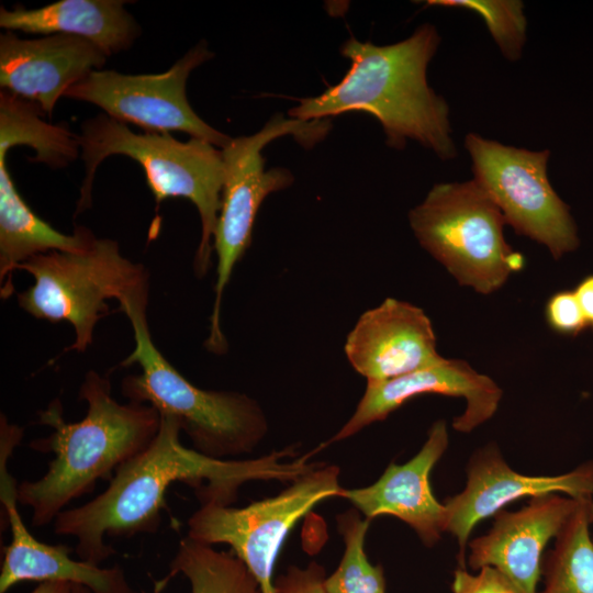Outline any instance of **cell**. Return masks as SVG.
Listing matches in <instances>:
<instances>
[{"label":"cell","mask_w":593,"mask_h":593,"mask_svg":"<svg viewBox=\"0 0 593 593\" xmlns=\"http://www.w3.org/2000/svg\"><path fill=\"white\" fill-rule=\"evenodd\" d=\"M160 417L154 440L115 470L102 493L80 506L66 508L55 518L56 535L77 539L75 552L80 560L100 566L114 555L105 537L156 533L166 492L175 482L192 486L201 504L231 506L245 483H291L318 465L309 461L314 452L294 457L293 446L257 458H211L182 445L176 418Z\"/></svg>","instance_id":"obj_1"},{"label":"cell","mask_w":593,"mask_h":593,"mask_svg":"<svg viewBox=\"0 0 593 593\" xmlns=\"http://www.w3.org/2000/svg\"><path fill=\"white\" fill-rule=\"evenodd\" d=\"M440 36L433 24L391 45L349 37L340 54L350 60L343 79L323 93L300 100L288 112L300 121L327 120L345 112H366L381 124L387 145L402 149L414 139L440 159L457 156L449 107L427 82V66Z\"/></svg>","instance_id":"obj_2"},{"label":"cell","mask_w":593,"mask_h":593,"mask_svg":"<svg viewBox=\"0 0 593 593\" xmlns=\"http://www.w3.org/2000/svg\"><path fill=\"white\" fill-rule=\"evenodd\" d=\"M79 398L88 403L79 422L65 421L59 399L38 412L37 423L53 432L30 443V448L55 457L43 477L18 484V501L31 508L34 527L54 522L72 500L92 492L98 480H111L159 430L161 417L155 407L119 403L110 381L93 370L85 376Z\"/></svg>","instance_id":"obj_3"},{"label":"cell","mask_w":593,"mask_h":593,"mask_svg":"<svg viewBox=\"0 0 593 593\" xmlns=\"http://www.w3.org/2000/svg\"><path fill=\"white\" fill-rule=\"evenodd\" d=\"M147 290L123 296L120 311L131 321L135 347L121 362L139 365L141 373L127 376L122 393L132 402L148 404L177 419L192 448L215 459H238L251 454L268 433L260 404L234 391L203 390L187 380L152 339L147 317Z\"/></svg>","instance_id":"obj_4"},{"label":"cell","mask_w":593,"mask_h":593,"mask_svg":"<svg viewBox=\"0 0 593 593\" xmlns=\"http://www.w3.org/2000/svg\"><path fill=\"white\" fill-rule=\"evenodd\" d=\"M77 139L86 174L76 213L91 205L94 174L107 157L124 155L134 159L143 167L157 204L170 198H184L197 208L202 231L194 271L202 278L210 268L212 239L222 204V150L200 138L180 142L169 133H134L125 123L105 113L86 120Z\"/></svg>","instance_id":"obj_5"},{"label":"cell","mask_w":593,"mask_h":593,"mask_svg":"<svg viewBox=\"0 0 593 593\" xmlns=\"http://www.w3.org/2000/svg\"><path fill=\"white\" fill-rule=\"evenodd\" d=\"M409 222L419 245L478 293L499 290L525 264L505 240L503 213L473 179L436 183Z\"/></svg>","instance_id":"obj_6"},{"label":"cell","mask_w":593,"mask_h":593,"mask_svg":"<svg viewBox=\"0 0 593 593\" xmlns=\"http://www.w3.org/2000/svg\"><path fill=\"white\" fill-rule=\"evenodd\" d=\"M328 131V120L300 121L278 113L258 132L232 137L221 149L224 182L221 211L213 234L217 264L215 299L205 340L209 351L222 355L227 350L220 325L222 298L235 265L251 243L253 227L261 203L270 193L287 189L294 181L293 175L286 168L266 170L262 149L273 139L287 135L311 147L322 141Z\"/></svg>","instance_id":"obj_7"},{"label":"cell","mask_w":593,"mask_h":593,"mask_svg":"<svg viewBox=\"0 0 593 593\" xmlns=\"http://www.w3.org/2000/svg\"><path fill=\"white\" fill-rule=\"evenodd\" d=\"M34 283L18 294L19 305L36 318L71 324L70 350L85 351L93 340L97 323L110 310L107 300L148 287L146 269L125 258L119 243L96 239L80 253L52 250L32 256L18 266Z\"/></svg>","instance_id":"obj_8"},{"label":"cell","mask_w":593,"mask_h":593,"mask_svg":"<svg viewBox=\"0 0 593 593\" xmlns=\"http://www.w3.org/2000/svg\"><path fill=\"white\" fill-rule=\"evenodd\" d=\"M339 472L335 465L318 463L279 494L244 507L202 503L188 519L187 536L206 545H228L260 593H276L273 570L286 538L314 506L339 495Z\"/></svg>","instance_id":"obj_9"},{"label":"cell","mask_w":593,"mask_h":593,"mask_svg":"<svg viewBox=\"0 0 593 593\" xmlns=\"http://www.w3.org/2000/svg\"><path fill=\"white\" fill-rule=\"evenodd\" d=\"M465 146L473 180L516 234L546 246L555 259L578 248L580 239L570 208L548 179V149L518 148L477 133L466 135Z\"/></svg>","instance_id":"obj_10"},{"label":"cell","mask_w":593,"mask_h":593,"mask_svg":"<svg viewBox=\"0 0 593 593\" xmlns=\"http://www.w3.org/2000/svg\"><path fill=\"white\" fill-rule=\"evenodd\" d=\"M213 56L202 41L164 72L126 75L109 69L93 70L64 97L92 103L107 115L147 132H183L222 149L232 137L204 122L186 93L191 71Z\"/></svg>","instance_id":"obj_11"},{"label":"cell","mask_w":593,"mask_h":593,"mask_svg":"<svg viewBox=\"0 0 593 593\" xmlns=\"http://www.w3.org/2000/svg\"><path fill=\"white\" fill-rule=\"evenodd\" d=\"M465 488L445 501L446 533L451 534L463 558L475 526L524 499L560 493L573 499H590L593 492V460L571 471L553 475H530L515 471L499 446L490 443L470 458Z\"/></svg>","instance_id":"obj_12"},{"label":"cell","mask_w":593,"mask_h":593,"mask_svg":"<svg viewBox=\"0 0 593 593\" xmlns=\"http://www.w3.org/2000/svg\"><path fill=\"white\" fill-rule=\"evenodd\" d=\"M424 394L462 398L465 411L454 418L452 428L470 433L491 419L502 400V389L467 361L447 359L414 372L379 382H367L355 412L323 446L351 437L362 428L385 419L411 399Z\"/></svg>","instance_id":"obj_13"},{"label":"cell","mask_w":593,"mask_h":593,"mask_svg":"<svg viewBox=\"0 0 593 593\" xmlns=\"http://www.w3.org/2000/svg\"><path fill=\"white\" fill-rule=\"evenodd\" d=\"M581 500L551 493L532 497L517 511L497 512L492 527L468 544L470 569L492 567L522 593H538L545 548L557 537Z\"/></svg>","instance_id":"obj_14"},{"label":"cell","mask_w":593,"mask_h":593,"mask_svg":"<svg viewBox=\"0 0 593 593\" xmlns=\"http://www.w3.org/2000/svg\"><path fill=\"white\" fill-rule=\"evenodd\" d=\"M344 351L367 382L394 379L441 362L433 324L423 309L394 298L363 312Z\"/></svg>","instance_id":"obj_15"},{"label":"cell","mask_w":593,"mask_h":593,"mask_svg":"<svg viewBox=\"0 0 593 593\" xmlns=\"http://www.w3.org/2000/svg\"><path fill=\"white\" fill-rule=\"evenodd\" d=\"M449 434L444 419L433 423L419 451L404 463H390L372 484L342 489L339 497L349 501L368 519L390 515L407 524L422 542L432 547L446 533V507L430 486V473L448 448Z\"/></svg>","instance_id":"obj_16"},{"label":"cell","mask_w":593,"mask_h":593,"mask_svg":"<svg viewBox=\"0 0 593 593\" xmlns=\"http://www.w3.org/2000/svg\"><path fill=\"white\" fill-rule=\"evenodd\" d=\"M107 58L81 37L52 34L21 38L5 31L0 35V87L37 103L51 115L59 98L89 72L101 69Z\"/></svg>","instance_id":"obj_17"},{"label":"cell","mask_w":593,"mask_h":593,"mask_svg":"<svg viewBox=\"0 0 593 593\" xmlns=\"http://www.w3.org/2000/svg\"><path fill=\"white\" fill-rule=\"evenodd\" d=\"M18 484L9 470L0 471L1 528H11V541L3 548L0 593L24 581H65L86 586L91 593H139L120 566L101 568L76 561L68 547L32 536L18 511Z\"/></svg>","instance_id":"obj_18"},{"label":"cell","mask_w":593,"mask_h":593,"mask_svg":"<svg viewBox=\"0 0 593 593\" xmlns=\"http://www.w3.org/2000/svg\"><path fill=\"white\" fill-rule=\"evenodd\" d=\"M121 0H60L38 9H0V26L45 35L85 38L108 57L127 49L141 33Z\"/></svg>","instance_id":"obj_19"},{"label":"cell","mask_w":593,"mask_h":593,"mask_svg":"<svg viewBox=\"0 0 593 593\" xmlns=\"http://www.w3.org/2000/svg\"><path fill=\"white\" fill-rule=\"evenodd\" d=\"M8 148L0 147V284L1 296L13 293L12 273L32 256L52 250L80 253L97 239L83 226L70 235L55 230L26 204L7 165Z\"/></svg>","instance_id":"obj_20"},{"label":"cell","mask_w":593,"mask_h":593,"mask_svg":"<svg viewBox=\"0 0 593 593\" xmlns=\"http://www.w3.org/2000/svg\"><path fill=\"white\" fill-rule=\"evenodd\" d=\"M42 108L30 100L2 90L0 92V147L30 146L35 152L31 161L61 168L79 154L77 134L67 127L42 119Z\"/></svg>","instance_id":"obj_21"},{"label":"cell","mask_w":593,"mask_h":593,"mask_svg":"<svg viewBox=\"0 0 593 593\" xmlns=\"http://www.w3.org/2000/svg\"><path fill=\"white\" fill-rule=\"evenodd\" d=\"M589 499H582L542 561L539 593H593V540Z\"/></svg>","instance_id":"obj_22"},{"label":"cell","mask_w":593,"mask_h":593,"mask_svg":"<svg viewBox=\"0 0 593 593\" xmlns=\"http://www.w3.org/2000/svg\"><path fill=\"white\" fill-rule=\"evenodd\" d=\"M169 568L172 577L181 573L187 578L191 593H260L256 579L237 556L188 536L179 541Z\"/></svg>","instance_id":"obj_23"},{"label":"cell","mask_w":593,"mask_h":593,"mask_svg":"<svg viewBox=\"0 0 593 593\" xmlns=\"http://www.w3.org/2000/svg\"><path fill=\"white\" fill-rule=\"evenodd\" d=\"M370 519L354 508L337 516L345 550L336 570L325 579L327 593H385L383 569L372 564L365 551Z\"/></svg>","instance_id":"obj_24"},{"label":"cell","mask_w":593,"mask_h":593,"mask_svg":"<svg viewBox=\"0 0 593 593\" xmlns=\"http://www.w3.org/2000/svg\"><path fill=\"white\" fill-rule=\"evenodd\" d=\"M427 7L462 8L479 14L502 55L510 61L522 57L527 21L519 0H428Z\"/></svg>","instance_id":"obj_25"},{"label":"cell","mask_w":593,"mask_h":593,"mask_svg":"<svg viewBox=\"0 0 593 593\" xmlns=\"http://www.w3.org/2000/svg\"><path fill=\"white\" fill-rule=\"evenodd\" d=\"M548 326L563 336L575 337L588 328L573 290H560L548 299L545 306Z\"/></svg>","instance_id":"obj_26"},{"label":"cell","mask_w":593,"mask_h":593,"mask_svg":"<svg viewBox=\"0 0 593 593\" xmlns=\"http://www.w3.org/2000/svg\"><path fill=\"white\" fill-rule=\"evenodd\" d=\"M451 593H522L503 573L492 567H483L473 573L466 568L454 572Z\"/></svg>","instance_id":"obj_27"},{"label":"cell","mask_w":593,"mask_h":593,"mask_svg":"<svg viewBox=\"0 0 593 593\" xmlns=\"http://www.w3.org/2000/svg\"><path fill=\"white\" fill-rule=\"evenodd\" d=\"M325 569L315 561L305 568L291 566L275 580L276 593H327Z\"/></svg>","instance_id":"obj_28"},{"label":"cell","mask_w":593,"mask_h":593,"mask_svg":"<svg viewBox=\"0 0 593 593\" xmlns=\"http://www.w3.org/2000/svg\"><path fill=\"white\" fill-rule=\"evenodd\" d=\"M588 327L593 331V275H588L573 289Z\"/></svg>","instance_id":"obj_29"},{"label":"cell","mask_w":593,"mask_h":593,"mask_svg":"<svg viewBox=\"0 0 593 593\" xmlns=\"http://www.w3.org/2000/svg\"><path fill=\"white\" fill-rule=\"evenodd\" d=\"M74 584L65 581H44L31 593H71Z\"/></svg>","instance_id":"obj_30"},{"label":"cell","mask_w":593,"mask_h":593,"mask_svg":"<svg viewBox=\"0 0 593 593\" xmlns=\"http://www.w3.org/2000/svg\"><path fill=\"white\" fill-rule=\"evenodd\" d=\"M169 579L170 578L167 575L163 580L156 582L154 593H160L164 590V588L166 586V584L168 583ZM71 593H91V591L89 589H87L86 586L74 585Z\"/></svg>","instance_id":"obj_31"},{"label":"cell","mask_w":593,"mask_h":593,"mask_svg":"<svg viewBox=\"0 0 593 593\" xmlns=\"http://www.w3.org/2000/svg\"><path fill=\"white\" fill-rule=\"evenodd\" d=\"M589 517H590L591 524H593V492L589 499ZM592 540H593V536H592Z\"/></svg>","instance_id":"obj_32"}]
</instances>
